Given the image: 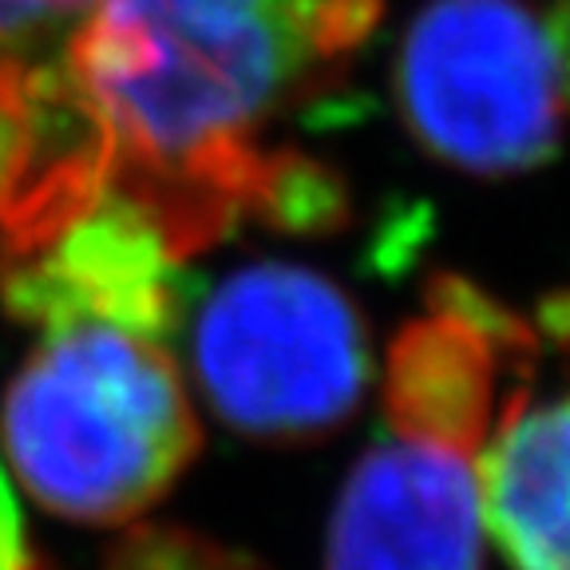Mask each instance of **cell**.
<instances>
[{
    "instance_id": "obj_1",
    "label": "cell",
    "mask_w": 570,
    "mask_h": 570,
    "mask_svg": "<svg viewBox=\"0 0 570 570\" xmlns=\"http://www.w3.org/2000/svg\"><path fill=\"white\" fill-rule=\"evenodd\" d=\"M384 0H91L60 56L107 195L187 258L246 218L317 226L341 187L266 131L337 76Z\"/></svg>"
},
{
    "instance_id": "obj_2",
    "label": "cell",
    "mask_w": 570,
    "mask_h": 570,
    "mask_svg": "<svg viewBox=\"0 0 570 570\" xmlns=\"http://www.w3.org/2000/svg\"><path fill=\"white\" fill-rule=\"evenodd\" d=\"M539 333L480 285L440 277L389 345L381 424L337 499L325 570H480V452Z\"/></svg>"
},
{
    "instance_id": "obj_3",
    "label": "cell",
    "mask_w": 570,
    "mask_h": 570,
    "mask_svg": "<svg viewBox=\"0 0 570 570\" xmlns=\"http://www.w3.org/2000/svg\"><path fill=\"white\" fill-rule=\"evenodd\" d=\"M4 448L48 511L124 523L151 508L198 452L167 341L116 321H63L4 396Z\"/></svg>"
},
{
    "instance_id": "obj_4",
    "label": "cell",
    "mask_w": 570,
    "mask_h": 570,
    "mask_svg": "<svg viewBox=\"0 0 570 570\" xmlns=\"http://www.w3.org/2000/svg\"><path fill=\"white\" fill-rule=\"evenodd\" d=\"M195 373L238 432L309 440L361 404L373 376L365 321L330 277L302 266H246L195 321Z\"/></svg>"
},
{
    "instance_id": "obj_5",
    "label": "cell",
    "mask_w": 570,
    "mask_h": 570,
    "mask_svg": "<svg viewBox=\"0 0 570 570\" xmlns=\"http://www.w3.org/2000/svg\"><path fill=\"white\" fill-rule=\"evenodd\" d=\"M396 96L420 147L472 175L543 163L567 119L554 32L523 0H432L401 45Z\"/></svg>"
},
{
    "instance_id": "obj_6",
    "label": "cell",
    "mask_w": 570,
    "mask_h": 570,
    "mask_svg": "<svg viewBox=\"0 0 570 570\" xmlns=\"http://www.w3.org/2000/svg\"><path fill=\"white\" fill-rule=\"evenodd\" d=\"M178 254L127 195H104L48 238L0 249V297L32 330L116 321L167 341L178 317Z\"/></svg>"
},
{
    "instance_id": "obj_7",
    "label": "cell",
    "mask_w": 570,
    "mask_h": 570,
    "mask_svg": "<svg viewBox=\"0 0 570 570\" xmlns=\"http://www.w3.org/2000/svg\"><path fill=\"white\" fill-rule=\"evenodd\" d=\"M511 381L480 452L483 531L511 570H570V381L534 396Z\"/></svg>"
},
{
    "instance_id": "obj_8",
    "label": "cell",
    "mask_w": 570,
    "mask_h": 570,
    "mask_svg": "<svg viewBox=\"0 0 570 570\" xmlns=\"http://www.w3.org/2000/svg\"><path fill=\"white\" fill-rule=\"evenodd\" d=\"M88 9L91 0H0V80L60 60Z\"/></svg>"
},
{
    "instance_id": "obj_9",
    "label": "cell",
    "mask_w": 570,
    "mask_h": 570,
    "mask_svg": "<svg viewBox=\"0 0 570 570\" xmlns=\"http://www.w3.org/2000/svg\"><path fill=\"white\" fill-rule=\"evenodd\" d=\"M107 570H258L254 562L206 543L198 534L147 527L135 531L107 562Z\"/></svg>"
},
{
    "instance_id": "obj_10",
    "label": "cell",
    "mask_w": 570,
    "mask_h": 570,
    "mask_svg": "<svg viewBox=\"0 0 570 570\" xmlns=\"http://www.w3.org/2000/svg\"><path fill=\"white\" fill-rule=\"evenodd\" d=\"M32 567L24 543H20V519L17 503H12V491L0 475V570H24Z\"/></svg>"
},
{
    "instance_id": "obj_11",
    "label": "cell",
    "mask_w": 570,
    "mask_h": 570,
    "mask_svg": "<svg viewBox=\"0 0 570 570\" xmlns=\"http://www.w3.org/2000/svg\"><path fill=\"white\" fill-rule=\"evenodd\" d=\"M554 32V48H559V63H562V83H567V107H570V0H562L559 12L551 20Z\"/></svg>"
},
{
    "instance_id": "obj_12",
    "label": "cell",
    "mask_w": 570,
    "mask_h": 570,
    "mask_svg": "<svg viewBox=\"0 0 570 570\" xmlns=\"http://www.w3.org/2000/svg\"><path fill=\"white\" fill-rule=\"evenodd\" d=\"M24 570H36V567H24Z\"/></svg>"
}]
</instances>
